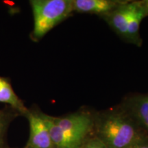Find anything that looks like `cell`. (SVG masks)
Instances as JSON below:
<instances>
[{
	"label": "cell",
	"instance_id": "obj_9",
	"mask_svg": "<svg viewBox=\"0 0 148 148\" xmlns=\"http://www.w3.org/2000/svg\"><path fill=\"white\" fill-rule=\"evenodd\" d=\"M0 103L12 108L20 115L24 116L28 110L23 101L14 92L10 79L2 76H0Z\"/></svg>",
	"mask_w": 148,
	"mask_h": 148
},
{
	"label": "cell",
	"instance_id": "obj_10",
	"mask_svg": "<svg viewBox=\"0 0 148 148\" xmlns=\"http://www.w3.org/2000/svg\"><path fill=\"white\" fill-rule=\"evenodd\" d=\"M20 115L16 111L10 107L5 106L0 108V148H3L5 134L11 121Z\"/></svg>",
	"mask_w": 148,
	"mask_h": 148
},
{
	"label": "cell",
	"instance_id": "obj_7",
	"mask_svg": "<svg viewBox=\"0 0 148 148\" xmlns=\"http://www.w3.org/2000/svg\"><path fill=\"white\" fill-rule=\"evenodd\" d=\"M127 1L121 0H72L73 12L79 13L95 14L102 16Z\"/></svg>",
	"mask_w": 148,
	"mask_h": 148
},
{
	"label": "cell",
	"instance_id": "obj_5",
	"mask_svg": "<svg viewBox=\"0 0 148 148\" xmlns=\"http://www.w3.org/2000/svg\"><path fill=\"white\" fill-rule=\"evenodd\" d=\"M148 136V92L127 97L120 106Z\"/></svg>",
	"mask_w": 148,
	"mask_h": 148
},
{
	"label": "cell",
	"instance_id": "obj_6",
	"mask_svg": "<svg viewBox=\"0 0 148 148\" xmlns=\"http://www.w3.org/2000/svg\"><path fill=\"white\" fill-rule=\"evenodd\" d=\"M134 1H127L101 17L108 24L109 26L123 40H126L128 21L132 13Z\"/></svg>",
	"mask_w": 148,
	"mask_h": 148
},
{
	"label": "cell",
	"instance_id": "obj_13",
	"mask_svg": "<svg viewBox=\"0 0 148 148\" xmlns=\"http://www.w3.org/2000/svg\"><path fill=\"white\" fill-rule=\"evenodd\" d=\"M145 5H146V8H147V16H148V0H145Z\"/></svg>",
	"mask_w": 148,
	"mask_h": 148
},
{
	"label": "cell",
	"instance_id": "obj_11",
	"mask_svg": "<svg viewBox=\"0 0 148 148\" xmlns=\"http://www.w3.org/2000/svg\"><path fill=\"white\" fill-rule=\"evenodd\" d=\"M81 148H106L99 138L95 137L88 139Z\"/></svg>",
	"mask_w": 148,
	"mask_h": 148
},
{
	"label": "cell",
	"instance_id": "obj_12",
	"mask_svg": "<svg viewBox=\"0 0 148 148\" xmlns=\"http://www.w3.org/2000/svg\"><path fill=\"white\" fill-rule=\"evenodd\" d=\"M127 148H148V136L145 135Z\"/></svg>",
	"mask_w": 148,
	"mask_h": 148
},
{
	"label": "cell",
	"instance_id": "obj_2",
	"mask_svg": "<svg viewBox=\"0 0 148 148\" xmlns=\"http://www.w3.org/2000/svg\"><path fill=\"white\" fill-rule=\"evenodd\" d=\"M49 129L53 148H81L94 127V118L88 112H77L56 117L42 112Z\"/></svg>",
	"mask_w": 148,
	"mask_h": 148
},
{
	"label": "cell",
	"instance_id": "obj_1",
	"mask_svg": "<svg viewBox=\"0 0 148 148\" xmlns=\"http://www.w3.org/2000/svg\"><path fill=\"white\" fill-rule=\"evenodd\" d=\"M97 136L106 148H127L146 135L121 106L94 118Z\"/></svg>",
	"mask_w": 148,
	"mask_h": 148
},
{
	"label": "cell",
	"instance_id": "obj_14",
	"mask_svg": "<svg viewBox=\"0 0 148 148\" xmlns=\"http://www.w3.org/2000/svg\"><path fill=\"white\" fill-rule=\"evenodd\" d=\"M25 148H34V147H29V146H26Z\"/></svg>",
	"mask_w": 148,
	"mask_h": 148
},
{
	"label": "cell",
	"instance_id": "obj_3",
	"mask_svg": "<svg viewBox=\"0 0 148 148\" xmlns=\"http://www.w3.org/2000/svg\"><path fill=\"white\" fill-rule=\"evenodd\" d=\"M34 27L32 40L38 42L49 31L71 15L72 0H32Z\"/></svg>",
	"mask_w": 148,
	"mask_h": 148
},
{
	"label": "cell",
	"instance_id": "obj_8",
	"mask_svg": "<svg viewBox=\"0 0 148 148\" xmlns=\"http://www.w3.org/2000/svg\"><path fill=\"white\" fill-rule=\"evenodd\" d=\"M146 16H147V12L145 0L134 1L132 13L127 25L125 41L137 47L142 45L143 40L140 35V25L142 20Z\"/></svg>",
	"mask_w": 148,
	"mask_h": 148
},
{
	"label": "cell",
	"instance_id": "obj_4",
	"mask_svg": "<svg viewBox=\"0 0 148 148\" xmlns=\"http://www.w3.org/2000/svg\"><path fill=\"white\" fill-rule=\"evenodd\" d=\"M24 116L28 120L29 125V138L27 146L34 148H53L42 112L28 109Z\"/></svg>",
	"mask_w": 148,
	"mask_h": 148
}]
</instances>
